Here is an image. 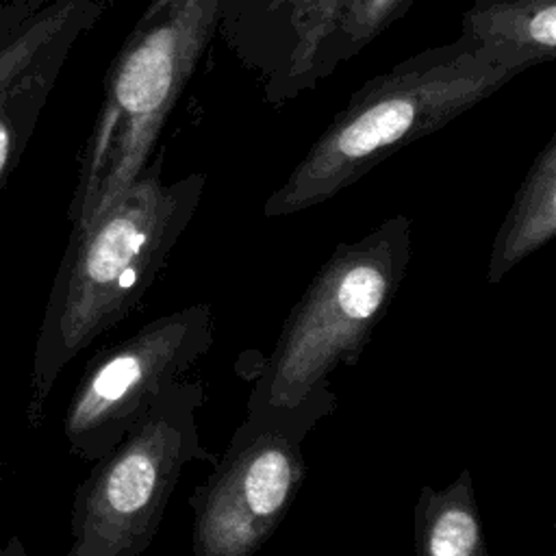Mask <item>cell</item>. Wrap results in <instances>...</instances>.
Wrapping results in <instances>:
<instances>
[{"instance_id":"obj_15","label":"cell","mask_w":556,"mask_h":556,"mask_svg":"<svg viewBox=\"0 0 556 556\" xmlns=\"http://www.w3.org/2000/svg\"><path fill=\"white\" fill-rule=\"evenodd\" d=\"M48 0H9L0 7V48L17 33V28Z\"/></svg>"},{"instance_id":"obj_9","label":"cell","mask_w":556,"mask_h":556,"mask_svg":"<svg viewBox=\"0 0 556 556\" xmlns=\"http://www.w3.org/2000/svg\"><path fill=\"white\" fill-rule=\"evenodd\" d=\"M556 235V137L552 135L532 161L513 204L495 232L486 282L497 285L523 258Z\"/></svg>"},{"instance_id":"obj_1","label":"cell","mask_w":556,"mask_h":556,"mask_svg":"<svg viewBox=\"0 0 556 556\" xmlns=\"http://www.w3.org/2000/svg\"><path fill=\"white\" fill-rule=\"evenodd\" d=\"M156 156L89 226L70 232L41 315L26 424L37 430L63 369L141 306L193 219L204 176L163 182Z\"/></svg>"},{"instance_id":"obj_6","label":"cell","mask_w":556,"mask_h":556,"mask_svg":"<svg viewBox=\"0 0 556 556\" xmlns=\"http://www.w3.org/2000/svg\"><path fill=\"white\" fill-rule=\"evenodd\" d=\"M337 408L330 387L295 406H250L189 506L193 556H254L293 506L304 476V441Z\"/></svg>"},{"instance_id":"obj_5","label":"cell","mask_w":556,"mask_h":556,"mask_svg":"<svg viewBox=\"0 0 556 556\" xmlns=\"http://www.w3.org/2000/svg\"><path fill=\"white\" fill-rule=\"evenodd\" d=\"M200 380H176L76 486L65 556H141L189 463L215 465L200 441Z\"/></svg>"},{"instance_id":"obj_7","label":"cell","mask_w":556,"mask_h":556,"mask_svg":"<svg viewBox=\"0 0 556 556\" xmlns=\"http://www.w3.org/2000/svg\"><path fill=\"white\" fill-rule=\"evenodd\" d=\"M213 337V308L198 302L100 350L76 382L63 415L70 452L96 463L113 450L165 387L208 354Z\"/></svg>"},{"instance_id":"obj_13","label":"cell","mask_w":556,"mask_h":556,"mask_svg":"<svg viewBox=\"0 0 556 556\" xmlns=\"http://www.w3.org/2000/svg\"><path fill=\"white\" fill-rule=\"evenodd\" d=\"M410 2L413 0H350L337 35H343L350 52H354L391 26Z\"/></svg>"},{"instance_id":"obj_14","label":"cell","mask_w":556,"mask_h":556,"mask_svg":"<svg viewBox=\"0 0 556 556\" xmlns=\"http://www.w3.org/2000/svg\"><path fill=\"white\" fill-rule=\"evenodd\" d=\"M26 146L28 143L20 137V132L9 122V117L4 113H0V191L4 189L9 176L13 174Z\"/></svg>"},{"instance_id":"obj_8","label":"cell","mask_w":556,"mask_h":556,"mask_svg":"<svg viewBox=\"0 0 556 556\" xmlns=\"http://www.w3.org/2000/svg\"><path fill=\"white\" fill-rule=\"evenodd\" d=\"M98 13L100 0H48L0 48V113L26 143L74 41Z\"/></svg>"},{"instance_id":"obj_11","label":"cell","mask_w":556,"mask_h":556,"mask_svg":"<svg viewBox=\"0 0 556 556\" xmlns=\"http://www.w3.org/2000/svg\"><path fill=\"white\" fill-rule=\"evenodd\" d=\"M463 39L530 67L556 54V0H476L463 15Z\"/></svg>"},{"instance_id":"obj_12","label":"cell","mask_w":556,"mask_h":556,"mask_svg":"<svg viewBox=\"0 0 556 556\" xmlns=\"http://www.w3.org/2000/svg\"><path fill=\"white\" fill-rule=\"evenodd\" d=\"M293 28L291 72L302 74L311 70L324 43L339 33L343 13L350 0H287Z\"/></svg>"},{"instance_id":"obj_10","label":"cell","mask_w":556,"mask_h":556,"mask_svg":"<svg viewBox=\"0 0 556 556\" xmlns=\"http://www.w3.org/2000/svg\"><path fill=\"white\" fill-rule=\"evenodd\" d=\"M415 556H491L473 478L463 469L447 486L424 484L413 508Z\"/></svg>"},{"instance_id":"obj_17","label":"cell","mask_w":556,"mask_h":556,"mask_svg":"<svg viewBox=\"0 0 556 556\" xmlns=\"http://www.w3.org/2000/svg\"><path fill=\"white\" fill-rule=\"evenodd\" d=\"M2 467H4V463H2V460H0V471H2Z\"/></svg>"},{"instance_id":"obj_4","label":"cell","mask_w":556,"mask_h":556,"mask_svg":"<svg viewBox=\"0 0 556 556\" xmlns=\"http://www.w3.org/2000/svg\"><path fill=\"white\" fill-rule=\"evenodd\" d=\"M410 254V222L404 215L339 243L289 311L245 408L295 406L330 387L337 367L356 365L402 289Z\"/></svg>"},{"instance_id":"obj_2","label":"cell","mask_w":556,"mask_h":556,"mask_svg":"<svg viewBox=\"0 0 556 556\" xmlns=\"http://www.w3.org/2000/svg\"><path fill=\"white\" fill-rule=\"evenodd\" d=\"M528 67L463 39L369 80L267 198L265 217H285L334 198L382 159L450 124Z\"/></svg>"},{"instance_id":"obj_3","label":"cell","mask_w":556,"mask_h":556,"mask_svg":"<svg viewBox=\"0 0 556 556\" xmlns=\"http://www.w3.org/2000/svg\"><path fill=\"white\" fill-rule=\"evenodd\" d=\"M219 0H152L111 63L70 204L89 226L143 172L156 137L208 46Z\"/></svg>"},{"instance_id":"obj_16","label":"cell","mask_w":556,"mask_h":556,"mask_svg":"<svg viewBox=\"0 0 556 556\" xmlns=\"http://www.w3.org/2000/svg\"><path fill=\"white\" fill-rule=\"evenodd\" d=\"M0 556H28V552L24 541L17 534H13L0 545Z\"/></svg>"}]
</instances>
